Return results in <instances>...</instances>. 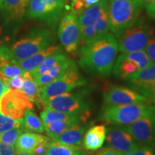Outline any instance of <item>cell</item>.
I'll use <instances>...</instances> for the list:
<instances>
[{"label":"cell","instance_id":"obj_12","mask_svg":"<svg viewBox=\"0 0 155 155\" xmlns=\"http://www.w3.org/2000/svg\"><path fill=\"white\" fill-rule=\"evenodd\" d=\"M106 140L108 146L121 154L140 146L130 134L119 125H113L108 128Z\"/></svg>","mask_w":155,"mask_h":155},{"label":"cell","instance_id":"obj_33","mask_svg":"<svg viewBox=\"0 0 155 155\" xmlns=\"http://www.w3.org/2000/svg\"><path fill=\"white\" fill-rule=\"evenodd\" d=\"M131 155H155L153 147L149 146H139L130 151Z\"/></svg>","mask_w":155,"mask_h":155},{"label":"cell","instance_id":"obj_39","mask_svg":"<svg viewBox=\"0 0 155 155\" xmlns=\"http://www.w3.org/2000/svg\"><path fill=\"white\" fill-rule=\"evenodd\" d=\"M122 155H131L130 151H129V152H125V153H123V154H122Z\"/></svg>","mask_w":155,"mask_h":155},{"label":"cell","instance_id":"obj_11","mask_svg":"<svg viewBox=\"0 0 155 155\" xmlns=\"http://www.w3.org/2000/svg\"><path fill=\"white\" fill-rule=\"evenodd\" d=\"M104 101L105 106H121L151 102L147 97L135 89L119 86L108 88L104 94Z\"/></svg>","mask_w":155,"mask_h":155},{"label":"cell","instance_id":"obj_38","mask_svg":"<svg viewBox=\"0 0 155 155\" xmlns=\"http://www.w3.org/2000/svg\"><path fill=\"white\" fill-rule=\"evenodd\" d=\"M100 0H84L87 8L91 7V6L95 5V4H96L97 2H98Z\"/></svg>","mask_w":155,"mask_h":155},{"label":"cell","instance_id":"obj_26","mask_svg":"<svg viewBox=\"0 0 155 155\" xmlns=\"http://www.w3.org/2000/svg\"><path fill=\"white\" fill-rule=\"evenodd\" d=\"M65 55L63 53L62 51L57 52V53L50 55L49 57L46 58L42 63L36 68L30 71V74L32 77H35L37 75L43 74L45 73H47L50 69L53 68L56 63H58L60 61H61L65 57Z\"/></svg>","mask_w":155,"mask_h":155},{"label":"cell","instance_id":"obj_34","mask_svg":"<svg viewBox=\"0 0 155 155\" xmlns=\"http://www.w3.org/2000/svg\"><path fill=\"white\" fill-rule=\"evenodd\" d=\"M0 155H17L15 145L0 141Z\"/></svg>","mask_w":155,"mask_h":155},{"label":"cell","instance_id":"obj_22","mask_svg":"<svg viewBox=\"0 0 155 155\" xmlns=\"http://www.w3.org/2000/svg\"><path fill=\"white\" fill-rule=\"evenodd\" d=\"M24 83L21 91L26 95L29 100L32 103H35L39 106H43L41 98L40 96V87L35 82L33 77L28 71H25L24 74Z\"/></svg>","mask_w":155,"mask_h":155},{"label":"cell","instance_id":"obj_14","mask_svg":"<svg viewBox=\"0 0 155 155\" xmlns=\"http://www.w3.org/2000/svg\"><path fill=\"white\" fill-rule=\"evenodd\" d=\"M106 127L104 124L94 125L85 132L83 144L85 150L94 152L103 147L106 138Z\"/></svg>","mask_w":155,"mask_h":155},{"label":"cell","instance_id":"obj_21","mask_svg":"<svg viewBox=\"0 0 155 155\" xmlns=\"http://www.w3.org/2000/svg\"><path fill=\"white\" fill-rule=\"evenodd\" d=\"M28 5L23 0H0V9L9 19L19 20L26 12Z\"/></svg>","mask_w":155,"mask_h":155},{"label":"cell","instance_id":"obj_19","mask_svg":"<svg viewBox=\"0 0 155 155\" xmlns=\"http://www.w3.org/2000/svg\"><path fill=\"white\" fill-rule=\"evenodd\" d=\"M26 14L31 19L43 20L49 24H55L56 22L45 0H30Z\"/></svg>","mask_w":155,"mask_h":155},{"label":"cell","instance_id":"obj_35","mask_svg":"<svg viewBox=\"0 0 155 155\" xmlns=\"http://www.w3.org/2000/svg\"><path fill=\"white\" fill-rule=\"evenodd\" d=\"M93 155H122V154L109 147L104 148L103 150H100L99 152H97Z\"/></svg>","mask_w":155,"mask_h":155},{"label":"cell","instance_id":"obj_28","mask_svg":"<svg viewBox=\"0 0 155 155\" xmlns=\"http://www.w3.org/2000/svg\"><path fill=\"white\" fill-rule=\"evenodd\" d=\"M15 127H22V118L14 119L0 113V134Z\"/></svg>","mask_w":155,"mask_h":155},{"label":"cell","instance_id":"obj_4","mask_svg":"<svg viewBox=\"0 0 155 155\" xmlns=\"http://www.w3.org/2000/svg\"><path fill=\"white\" fill-rule=\"evenodd\" d=\"M155 114V104L137 103L121 106H105L101 119L113 125L126 126Z\"/></svg>","mask_w":155,"mask_h":155},{"label":"cell","instance_id":"obj_15","mask_svg":"<svg viewBox=\"0 0 155 155\" xmlns=\"http://www.w3.org/2000/svg\"><path fill=\"white\" fill-rule=\"evenodd\" d=\"M59 51H62L61 47L55 45H50L45 49L40 50V52L35 53V55L26 58V59L20 61L14 62V63H17L24 71L30 72L32 70L39 66L48 57Z\"/></svg>","mask_w":155,"mask_h":155},{"label":"cell","instance_id":"obj_36","mask_svg":"<svg viewBox=\"0 0 155 155\" xmlns=\"http://www.w3.org/2000/svg\"><path fill=\"white\" fill-rule=\"evenodd\" d=\"M146 11L149 17L155 19V1L146 5Z\"/></svg>","mask_w":155,"mask_h":155},{"label":"cell","instance_id":"obj_32","mask_svg":"<svg viewBox=\"0 0 155 155\" xmlns=\"http://www.w3.org/2000/svg\"><path fill=\"white\" fill-rule=\"evenodd\" d=\"M24 83V77L23 75H17L9 79L8 88L12 90H20L22 88Z\"/></svg>","mask_w":155,"mask_h":155},{"label":"cell","instance_id":"obj_20","mask_svg":"<svg viewBox=\"0 0 155 155\" xmlns=\"http://www.w3.org/2000/svg\"><path fill=\"white\" fill-rule=\"evenodd\" d=\"M125 80L135 90L150 84L155 81V63L151 64L148 67L139 71Z\"/></svg>","mask_w":155,"mask_h":155},{"label":"cell","instance_id":"obj_37","mask_svg":"<svg viewBox=\"0 0 155 155\" xmlns=\"http://www.w3.org/2000/svg\"><path fill=\"white\" fill-rule=\"evenodd\" d=\"M7 90H9V89L5 86V85L4 84L3 81H2L1 78H0V98H1V97L3 95L4 93L7 91Z\"/></svg>","mask_w":155,"mask_h":155},{"label":"cell","instance_id":"obj_42","mask_svg":"<svg viewBox=\"0 0 155 155\" xmlns=\"http://www.w3.org/2000/svg\"><path fill=\"white\" fill-rule=\"evenodd\" d=\"M45 155H47V154H45Z\"/></svg>","mask_w":155,"mask_h":155},{"label":"cell","instance_id":"obj_9","mask_svg":"<svg viewBox=\"0 0 155 155\" xmlns=\"http://www.w3.org/2000/svg\"><path fill=\"white\" fill-rule=\"evenodd\" d=\"M32 108V102L20 90L9 89L0 98V112L12 119H21L28 108Z\"/></svg>","mask_w":155,"mask_h":155},{"label":"cell","instance_id":"obj_5","mask_svg":"<svg viewBox=\"0 0 155 155\" xmlns=\"http://www.w3.org/2000/svg\"><path fill=\"white\" fill-rule=\"evenodd\" d=\"M154 31L144 18L137 19L134 24L115 35L118 50L121 53L144 50Z\"/></svg>","mask_w":155,"mask_h":155},{"label":"cell","instance_id":"obj_40","mask_svg":"<svg viewBox=\"0 0 155 155\" xmlns=\"http://www.w3.org/2000/svg\"><path fill=\"white\" fill-rule=\"evenodd\" d=\"M141 1H143V2H154L155 0H141Z\"/></svg>","mask_w":155,"mask_h":155},{"label":"cell","instance_id":"obj_16","mask_svg":"<svg viewBox=\"0 0 155 155\" xmlns=\"http://www.w3.org/2000/svg\"><path fill=\"white\" fill-rule=\"evenodd\" d=\"M40 134L25 131L21 133L15 144L17 155H34V150L38 144Z\"/></svg>","mask_w":155,"mask_h":155},{"label":"cell","instance_id":"obj_13","mask_svg":"<svg viewBox=\"0 0 155 155\" xmlns=\"http://www.w3.org/2000/svg\"><path fill=\"white\" fill-rule=\"evenodd\" d=\"M75 68H77V65L75 62L67 55H65L61 61L56 63L49 71L43 74L37 75L33 78V79L36 84L39 87H41L48 84L49 83L57 79L58 78L61 77L68 71Z\"/></svg>","mask_w":155,"mask_h":155},{"label":"cell","instance_id":"obj_41","mask_svg":"<svg viewBox=\"0 0 155 155\" xmlns=\"http://www.w3.org/2000/svg\"><path fill=\"white\" fill-rule=\"evenodd\" d=\"M23 2H24L28 6V4H29V2H30V0H23Z\"/></svg>","mask_w":155,"mask_h":155},{"label":"cell","instance_id":"obj_17","mask_svg":"<svg viewBox=\"0 0 155 155\" xmlns=\"http://www.w3.org/2000/svg\"><path fill=\"white\" fill-rule=\"evenodd\" d=\"M139 71L138 65L128 54L122 53L116 59L112 72L116 77L125 80Z\"/></svg>","mask_w":155,"mask_h":155},{"label":"cell","instance_id":"obj_2","mask_svg":"<svg viewBox=\"0 0 155 155\" xmlns=\"http://www.w3.org/2000/svg\"><path fill=\"white\" fill-rule=\"evenodd\" d=\"M53 39L49 30L34 28L28 35L17 40L9 47L0 46V56L11 62L22 61L50 46Z\"/></svg>","mask_w":155,"mask_h":155},{"label":"cell","instance_id":"obj_3","mask_svg":"<svg viewBox=\"0 0 155 155\" xmlns=\"http://www.w3.org/2000/svg\"><path fill=\"white\" fill-rule=\"evenodd\" d=\"M144 4L141 0H109L110 30L116 35L134 24L139 18Z\"/></svg>","mask_w":155,"mask_h":155},{"label":"cell","instance_id":"obj_43","mask_svg":"<svg viewBox=\"0 0 155 155\" xmlns=\"http://www.w3.org/2000/svg\"><path fill=\"white\" fill-rule=\"evenodd\" d=\"M86 155H88V154H86Z\"/></svg>","mask_w":155,"mask_h":155},{"label":"cell","instance_id":"obj_25","mask_svg":"<svg viewBox=\"0 0 155 155\" xmlns=\"http://www.w3.org/2000/svg\"><path fill=\"white\" fill-rule=\"evenodd\" d=\"M32 108H28L23 116L22 127L25 131L42 134L45 131L44 126L42 120L39 116L32 111Z\"/></svg>","mask_w":155,"mask_h":155},{"label":"cell","instance_id":"obj_8","mask_svg":"<svg viewBox=\"0 0 155 155\" xmlns=\"http://www.w3.org/2000/svg\"><path fill=\"white\" fill-rule=\"evenodd\" d=\"M58 38L68 53L76 55L81 43V28L76 15L72 12L64 15L59 24Z\"/></svg>","mask_w":155,"mask_h":155},{"label":"cell","instance_id":"obj_10","mask_svg":"<svg viewBox=\"0 0 155 155\" xmlns=\"http://www.w3.org/2000/svg\"><path fill=\"white\" fill-rule=\"evenodd\" d=\"M141 146H155V114L137 120L129 125L121 126Z\"/></svg>","mask_w":155,"mask_h":155},{"label":"cell","instance_id":"obj_31","mask_svg":"<svg viewBox=\"0 0 155 155\" xmlns=\"http://www.w3.org/2000/svg\"><path fill=\"white\" fill-rule=\"evenodd\" d=\"M144 52L152 63H155V35H153L147 42Z\"/></svg>","mask_w":155,"mask_h":155},{"label":"cell","instance_id":"obj_6","mask_svg":"<svg viewBox=\"0 0 155 155\" xmlns=\"http://www.w3.org/2000/svg\"><path fill=\"white\" fill-rule=\"evenodd\" d=\"M86 83L78 68L68 71L48 84L40 87V96L43 105L50 98L73 91L75 88L85 86Z\"/></svg>","mask_w":155,"mask_h":155},{"label":"cell","instance_id":"obj_24","mask_svg":"<svg viewBox=\"0 0 155 155\" xmlns=\"http://www.w3.org/2000/svg\"><path fill=\"white\" fill-rule=\"evenodd\" d=\"M47 155H86L82 147L73 146L61 144L58 141L52 140L48 150Z\"/></svg>","mask_w":155,"mask_h":155},{"label":"cell","instance_id":"obj_23","mask_svg":"<svg viewBox=\"0 0 155 155\" xmlns=\"http://www.w3.org/2000/svg\"><path fill=\"white\" fill-rule=\"evenodd\" d=\"M83 119H75L70 120H61V121H56L51 122V123L43 124L44 129L45 132L52 140L61 134L63 131L72 127L73 126L79 123H83Z\"/></svg>","mask_w":155,"mask_h":155},{"label":"cell","instance_id":"obj_29","mask_svg":"<svg viewBox=\"0 0 155 155\" xmlns=\"http://www.w3.org/2000/svg\"><path fill=\"white\" fill-rule=\"evenodd\" d=\"M52 139L49 137H46L45 135L40 134L38 143L37 144L34 150V155H45L47 153Z\"/></svg>","mask_w":155,"mask_h":155},{"label":"cell","instance_id":"obj_30","mask_svg":"<svg viewBox=\"0 0 155 155\" xmlns=\"http://www.w3.org/2000/svg\"><path fill=\"white\" fill-rule=\"evenodd\" d=\"M136 91L147 97L153 104H155V81L150 84L141 87Z\"/></svg>","mask_w":155,"mask_h":155},{"label":"cell","instance_id":"obj_27","mask_svg":"<svg viewBox=\"0 0 155 155\" xmlns=\"http://www.w3.org/2000/svg\"><path fill=\"white\" fill-rule=\"evenodd\" d=\"M25 131L23 127H15L0 134V141L6 144L15 145L21 133Z\"/></svg>","mask_w":155,"mask_h":155},{"label":"cell","instance_id":"obj_1","mask_svg":"<svg viewBox=\"0 0 155 155\" xmlns=\"http://www.w3.org/2000/svg\"><path fill=\"white\" fill-rule=\"evenodd\" d=\"M115 35L107 32L78 50V64L88 74L108 76L111 74L118 53Z\"/></svg>","mask_w":155,"mask_h":155},{"label":"cell","instance_id":"obj_7","mask_svg":"<svg viewBox=\"0 0 155 155\" xmlns=\"http://www.w3.org/2000/svg\"><path fill=\"white\" fill-rule=\"evenodd\" d=\"M87 93L84 91L71 92L59 95L45 102V109L63 112L68 114H83L90 111V104L86 98Z\"/></svg>","mask_w":155,"mask_h":155},{"label":"cell","instance_id":"obj_18","mask_svg":"<svg viewBox=\"0 0 155 155\" xmlns=\"http://www.w3.org/2000/svg\"><path fill=\"white\" fill-rule=\"evenodd\" d=\"M86 129L87 125L82 124V123L77 124L63 131L57 138L53 139V141L64 144L82 147L83 136Z\"/></svg>","mask_w":155,"mask_h":155}]
</instances>
